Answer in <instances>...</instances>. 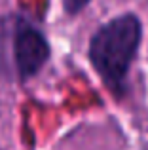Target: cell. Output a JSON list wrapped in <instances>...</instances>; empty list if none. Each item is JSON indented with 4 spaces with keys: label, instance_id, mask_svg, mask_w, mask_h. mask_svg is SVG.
<instances>
[{
    "label": "cell",
    "instance_id": "7a4b0ae2",
    "mask_svg": "<svg viewBox=\"0 0 148 150\" xmlns=\"http://www.w3.org/2000/svg\"><path fill=\"white\" fill-rule=\"evenodd\" d=\"M46 33L23 11L0 15V74L23 86L38 76L51 61Z\"/></svg>",
    "mask_w": 148,
    "mask_h": 150
},
{
    "label": "cell",
    "instance_id": "3957f363",
    "mask_svg": "<svg viewBox=\"0 0 148 150\" xmlns=\"http://www.w3.org/2000/svg\"><path fill=\"white\" fill-rule=\"evenodd\" d=\"M91 2L93 0H61V6H63V13L67 17H78L87 10Z\"/></svg>",
    "mask_w": 148,
    "mask_h": 150
},
{
    "label": "cell",
    "instance_id": "6da1fadb",
    "mask_svg": "<svg viewBox=\"0 0 148 150\" xmlns=\"http://www.w3.org/2000/svg\"><path fill=\"white\" fill-rule=\"evenodd\" d=\"M144 38L142 19L135 11H122L97 25L87 40V61L103 88L122 103L129 93V78Z\"/></svg>",
    "mask_w": 148,
    "mask_h": 150
}]
</instances>
